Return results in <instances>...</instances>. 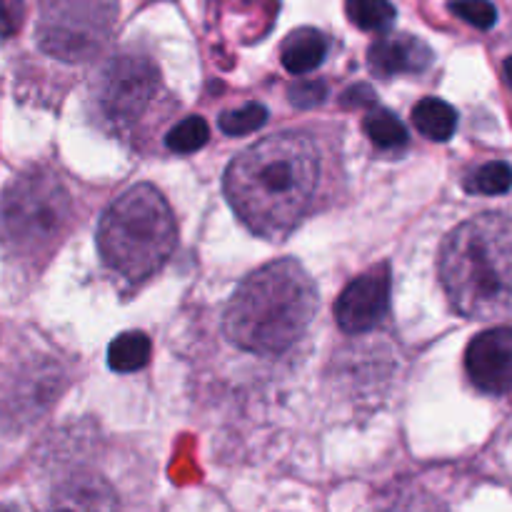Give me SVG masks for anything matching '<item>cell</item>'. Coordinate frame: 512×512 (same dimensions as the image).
Segmentation results:
<instances>
[{"label":"cell","mask_w":512,"mask_h":512,"mask_svg":"<svg viewBox=\"0 0 512 512\" xmlns=\"http://www.w3.org/2000/svg\"><path fill=\"white\" fill-rule=\"evenodd\" d=\"M320 150L313 135L278 133L250 145L225 170V195L245 228L283 240L313 210Z\"/></svg>","instance_id":"obj_1"},{"label":"cell","mask_w":512,"mask_h":512,"mask_svg":"<svg viewBox=\"0 0 512 512\" xmlns=\"http://www.w3.org/2000/svg\"><path fill=\"white\" fill-rule=\"evenodd\" d=\"M318 293L298 260H273L238 285L223 318L230 343L255 355H280L310 328Z\"/></svg>","instance_id":"obj_2"},{"label":"cell","mask_w":512,"mask_h":512,"mask_svg":"<svg viewBox=\"0 0 512 512\" xmlns=\"http://www.w3.org/2000/svg\"><path fill=\"white\" fill-rule=\"evenodd\" d=\"M440 280L465 318L512 313V218L483 213L460 223L440 250Z\"/></svg>","instance_id":"obj_3"},{"label":"cell","mask_w":512,"mask_h":512,"mask_svg":"<svg viewBox=\"0 0 512 512\" xmlns=\"http://www.w3.org/2000/svg\"><path fill=\"white\" fill-rule=\"evenodd\" d=\"M178 240L175 215L158 188L133 185L110 203L98 225L103 263L125 280L150 278L168 263Z\"/></svg>","instance_id":"obj_4"},{"label":"cell","mask_w":512,"mask_h":512,"mask_svg":"<svg viewBox=\"0 0 512 512\" xmlns=\"http://www.w3.org/2000/svg\"><path fill=\"white\" fill-rule=\"evenodd\" d=\"M70 193L48 170L18 175L0 193V243L8 253L35 258L55 248L70 223Z\"/></svg>","instance_id":"obj_5"},{"label":"cell","mask_w":512,"mask_h":512,"mask_svg":"<svg viewBox=\"0 0 512 512\" xmlns=\"http://www.w3.org/2000/svg\"><path fill=\"white\" fill-rule=\"evenodd\" d=\"M163 93L160 70L145 55L110 60L98 85V105L113 128L128 130L148 113Z\"/></svg>","instance_id":"obj_6"},{"label":"cell","mask_w":512,"mask_h":512,"mask_svg":"<svg viewBox=\"0 0 512 512\" xmlns=\"http://www.w3.org/2000/svg\"><path fill=\"white\" fill-rule=\"evenodd\" d=\"M110 15H103L98 8H78L68 13L53 15L45 20L40 30V45L58 58L80 60L100 48L108 33Z\"/></svg>","instance_id":"obj_7"},{"label":"cell","mask_w":512,"mask_h":512,"mask_svg":"<svg viewBox=\"0 0 512 512\" xmlns=\"http://www.w3.org/2000/svg\"><path fill=\"white\" fill-rule=\"evenodd\" d=\"M390 305V270L388 265L368 270L355 278L340 293L335 303V318L345 333H365L373 330L385 318Z\"/></svg>","instance_id":"obj_8"},{"label":"cell","mask_w":512,"mask_h":512,"mask_svg":"<svg viewBox=\"0 0 512 512\" xmlns=\"http://www.w3.org/2000/svg\"><path fill=\"white\" fill-rule=\"evenodd\" d=\"M465 368L483 393H508L512 388V325L485 330L470 340Z\"/></svg>","instance_id":"obj_9"},{"label":"cell","mask_w":512,"mask_h":512,"mask_svg":"<svg viewBox=\"0 0 512 512\" xmlns=\"http://www.w3.org/2000/svg\"><path fill=\"white\" fill-rule=\"evenodd\" d=\"M433 63V50L415 35H383L368 50V68L380 78L403 73H423Z\"/></svg>","instance_id":"obj_10"},{"label":"cell","mask_w":512,"mask_h":512,"mask_svg":"<svg viewBox=\"0 0 512 512\" xmlns=\"http://www.w3.org/2000/svg\"><path fill=\"white\" fill-rule=\"evenodd\" d=\"M45 512H118L115 493L100 475H75L55 490Z\"/></svg>","instance_id":"obj_11"},{"label":"cell","mask_w":512,"mask_h":512,"mask_svg":"<svg viewBox=\"0 0 512 512\" xmlns=\"http://www.w3.org/2000/svg\"><path fill=\"white\" fill-rule=\"evenodd\" d=\"M328 55V38L315 28H298L283 40L280 58H283L285 70L293 75L313 73L320 68Z\"/></svg>","instance_id":"obj_12"},{"label":"cell","mask_w":512,"mask_h":512,"mask_svg":"<svg viewBox=\"0 0 512 512\" xmlns=\"http://www.w3.org/2000/svg\"><path fill=\"white\" fill-rule=\"evenodd\" d=\"M413 123L428 140L445 143L455 135L458 128V113L450 103L440 98H423L413 110Z\"/></svg>","instance_id":"obj_13"},{"label":"cell","mask_w":512,"mask_h":512,"mask_svg":"<svg viewBox=\"0 0 512 512\" xmlns=\"http://www.w3.org/2000/svg\"><path fill=\"white\" fill-rule=\"evenodd\" d=\"M153 345L145 333L130 330V333L118 335L108 348V365L115 373H138L150 363Z\"/></svg>","instance_id":"obj_14"},{"label":"cell","mask_w":512,"mask_h":512,"mask_svg":"<svg viewBox=\"0 0 512 512\" xmlns=\"http://www.w3.org/2000/svg\"><path fill=\"white\" fill-rule=\"evenodd\" d=\"M365 135L370 138V143L378 145L380 150H400L408 145L410 135L408 128L403 125V120L398 115L390 113L388 108H370L368 115L363 120Z\"/></svg>","instance_id":"obj_15"},{"label":"cell","mask_w":512,"mask_h":512,"mask_svg":"<svg viewBox=\"0 0 512 512\" xmlns=\"http://www.w3.org/2000/svg\"><path fill=\"white\" fill-rule=\"evenodd\" d=\"M345 13H348L350 23L368 33H388L398 18L390 0H345Z\"/></svg>","instance_id":"obj_16"},{"label":"cell","mask_w":512,"mask_h":512,"mask_svg":"<svg viewBox=\"0 0 512 512\" xmlns=\"http://www.w3.org/2000/svg\"><path fill=\"white\" fill-rule=\"evenodd\" d=\"M512 188V165L495 160L483 165L465 180V190L475 195H503Z\"/></svg>","instance_id":"obj_17"},{"label":"cell","mask_w":512,"mask_h":512,"mask_svg":"<svg viewBox=\"0 0 512 512\" xmlns=\"http://www.w3.org/2000/svg\"><path fill=\"white\" fill-rule=\"evenodd\" d=\"M208 140H210L208 123H205L200 115H190V118H185L183 123H178L173 130H170L168 138H165V145H168L173 153L188 155L203 148Z\"/></svg>","instance_id":"obj_18"},{"label":"cell","mask_w":512,"mask_h":512,"mask_svg":"<svg viewBox=\"0 0 512 512\" xmlns=\"http://www.w3.org/2000/svg\"><path fill=\"white\" fill-rule=\"evenodd\" d=\"M268 123V108L263 103H248L243 108L225 110L220 115V130L225 135H248Z\"/></svg>","instance_id":"obj_19"},{"label":"cell","mask_w":512,"mask_h":512,"mask_svg":"<svg viewBox=\"0 0 512 512\" xmlns=\"http://www.w3.org/2000/svg\"><path fill=\"white\" fill-rule=\"evenodd\" d=\"M375 512H448L433 495L423 490H400L393 498L378 505Z\"/></svg>","instance_id":"obj_20"},{"label":"cell","mask_w":512,"mask_h":512,"mask_svg":"<svg viewBox=\"0 0 512 512\" xmlns=\"http://www.w3.org/2000/svg\"><path fill=\"white\" fill-rule=\"evenodd\" d=\"M450 10L460 20H465V23L475 25L480 30L493 28L495 20H498V10H495V5L490 0H453Z\"/></svg>","instance_id":"obj_21"},{"label":"cell","mask_w":512,"mask_h":512,"mask_svg":"<svg viewBox=\"0 0 512 512\" xmlns=\"http://www.w3.org/2000/svg\"><path fill=\"white\" fill-rule=\"evenodd\" d=\"M25 0H0V38H13L23 28Z\"/></svg>","instance_id":"obj_22"},{"label":"cell","mask_w":512,"mask_h":512,"mask_svg":"<svg viewBox=\"0 0 512 512\" xmlns=\"http://www.w3.org/2000/svg\"><path fill=\"white\" fill-rule=\"evenodd\" d=\"M328 95V88H325L323 80H303V83H295L290 88V100H293L298 108H313V105H320Z\"/></svg>","instance_id":"obj_23"},{"label":"cell","mask_w":512,"mask_h":512,"mask_svg":"<svg viewBox=\"0 0 512 512\" xmlns=\"http://www.w3.org/2000/svg\"><path fill=\"white\" fill-rule=\"evenodd\" d=\"M373 103L375 93L368 85H355L343 93V105H348V108H373Z\"/></svg>","instance_id":"obj_24"},{"label":"cell","mask_w":512,"mask_h":512,"mask_svg":"<svg viewBox=\"0 0 512 512\" xmlns=\"http://www.w3.org/2000/svg\"><path fill=\"white\" fill-rule=\"evenodd\" d=\"M503 70H505V80H508V85H510V88H512V58L505 60Z\"/></svg>","instance_id":"obj_25"}]
</instances>
